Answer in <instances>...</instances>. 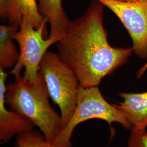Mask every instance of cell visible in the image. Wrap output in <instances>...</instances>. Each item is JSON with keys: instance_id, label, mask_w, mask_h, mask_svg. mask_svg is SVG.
Instances as JSON below:
<instances>
[{"instance_id": "obj_1", "label": "cell", "mask_w": 147, "mask_h": 147, "mask_svg": "<svg viewBox=\"0 0 147 147\" xmlns=\"http://www.w3.org/2000/svg\"><path fill=\"white\" fill-rule=\"evenodd\" d=\"M94 0L71 21L56 43L58 55L84 88L98 86L102 79L126 63L133 50L113 47L104 25V7Z\"/></svg>"}, {"instance_id": "obj_2", "label": "cell", "mask_w": 147, "mask_h": 147, "mask_svg": "<svg viewBox=\"0 0 147 147\" xmlns=\"http://www.w3.org/2000/svg\"><path fill=\"white\" fill-rule=\"evenodd\" d=\"M49 97L44 76L39 71L34 81L20 76L7 85L5 102L11 111L25 117L38 127L45 139L53 143L63 127L61 116L50 105Z\"/></svg>"}, {"instance_id": "obj_3", "label": "cell", "mask_w": 147, "mask_h": 147, "mask_svg": "<svg viewBox=\"0 0 147 147\" xmlns=\"http://www.w3.org/2000/svg\"><path fill=\"white\" fill-rule=\"evenodd\" d=\"M92 119L105 121L110 127L113 123H117L126 130H131L133 128L121 111L105 100L98 86L84 88L80 86L73 117L53 144L56 147H71V138L75 128L79 124Z\"/></svg>"}, {"instance_id": "obj_4", "label": "cell", "mask_w": 147, "mask_h": 147, "mask_svg": "<svg viewBox=\"0 0 147 147\" xmlns=\"http://www.w3.org/2000/svg\"><path fill=\"white\" fill-rule=\"evenodd\" d=\"M50 97L58 105L62 129L71 120L75 110L80 84L72 70L58 54L47 51L39 65Z\"/></svg>"}, {"instance_id": "obj_5", "label": "cell", "mask_w": 147, "mask_h": 147, "mask_svg": "<svg viewBox=\"0 0 147 147\" xmlns=\"http://www.w3.org/2000/svg\"><path fill=\"white\" fill-rule=\"evenodd\" d=\"M47 22V20L39 28H36L27 16L22 18L19 29L14 36L20 47V53L17 62L9 72L16 78L20 76L24 68V78L30 81L36 80L40 63L47 49L61 39V37L59 36L44 38Z\"/></svg>"}, {"instance_id": "obj_6", "label": "cell", "mask_w": 147, "mask_h": 147, "mask_svg": "<svg viewBox=\"0 0 147 147\" xmlns=\"http://www.w3.org/2000/svg\"><path fill=\"white\" fill-rule=\"evenodd\" d=\"M110 9L125 27L132 42V49L141 59L147 58V0L120 2L96 0Z\"/></svg>"}, {"instance_id": "obj_7", "label": "cell", "mask_w": 147, "mask_h": 147, "mask_svg": "<svg viewBox=\"0 0 147 147\" xmlns=\"http://www.w3.org/2000/svg\"><path fill=\"white\" fill-rule=\"evenodd\" d=\"M8 73L0 68V140L1 144L8 142L16 135L33 130L34 125L25 117L5 107V81Z\"/></svg>"}, {"instance_id": "obj_8", "label": "cell", "mask_w": 147, "mask_h": 147, "mask_svg": "<svg viewBox=\"0 0 147 147\" xmlns=\"http://www.w3.org/2000/svg\"><path fill=\"white\" fill-rule=\"evenodd\" d=\"M0 14L10 24L19 26L22 18L26 16L36 28L47 20L39 11L37 0H0Z\"/></svg>"}, {"instance_id": "obj_9", "label": "cell", "mask_w": 147, "mask_h": 147, "mask_svg": "<svg viewBox=\"0 0 147 147\" xmlns=\"http://www.w3.org/2000/svg\"><path fill=\"white\" fill-rule=\"evenodd\" d=\"M123 99L114 104L125 116L135 129H146L147 127V91L141 93H119Z\"/></svg>"}, {"instance_id": "obj_10", "label": "cell", "mask_w": 147, "mask_h": 147, "mask_svg": "<svg viewBox=\"0 0 147 147\" xmlns=\"http://www.w3.org/2000/svg\"><path fill=\"white\" fill-rule=\"evenodd\" d=\"M40 14L50 25L49 37H61L71 20L64 11L62 0H38Z\"/></svg>"}, {"instance_id": "obj_11", "label": "cell", "mask_w": 147, "mask_h": 147, "mask_svg": "<svg viewBox=\"0 0 147 147\" xmlns=\"http://www.w3.org/2000/svg\"><path fill=\"white\" fill-rule=\"evenodd\" d=\"M19 25L9 24L0 26V68L5 70L14 67L19 54L14 43V36Z\"/></svg>"}, {"instance_id": "obj_12", "label": "cell", "mask_w": 147, "mask_h": 147, "mask_svg": "<svg viewBox=\"0 0 147 147\" xmlns=\"http://www.w3.org/2000/svg\"><path fill=\"white\" fill-rule=\"evenodd\" d=\"M17 147H56L47 141L44 137L33 130L19 134L16 137Z\"/></svg>"}, {"instance_id": "obj_13", "label": "cell", "mask_w": 147, "mask_h": 147, "mask_svg": "<svg viewBox=\"0 0 147 147\" xmlns=\"http://www.w3.org/2000/svg\"><path fill=\"white\" fill-rule=\"evenodd\" d=\"M127 147H147V132L146 129H132L128 140Z\"/></svg>"}, {"instance_id": "obj_14", "label": "cell", "mask_w": 147, "mask_h": 147, "mask_svg": "<svg viewBox=\"0 0 147 147\" xmlns=\"http://www.w3.org/2000/svg\"><path fill=\"white\" fill-rule=\"evenodd\" d=\"M147 70V60L145 64L142 66L141 68L139 69V70L137 71V78L138 79H140L141 77L144 75V74L146 73Z\"/></svg>"}, {"instance_id": "obj_15", "label": "cell", "mask_w": 147, "mask_h": 147, "mask_svg": "<svg viewBox=\"0 0 147 147\" xmlns=\"http://www.w3.org/2000/svg\"><path fill=\"white\" fill-rule=\"evenodd\" d=\"M117 1L120 2H137V1H147V0H115Z\"/></svg>"}]
</instances>
